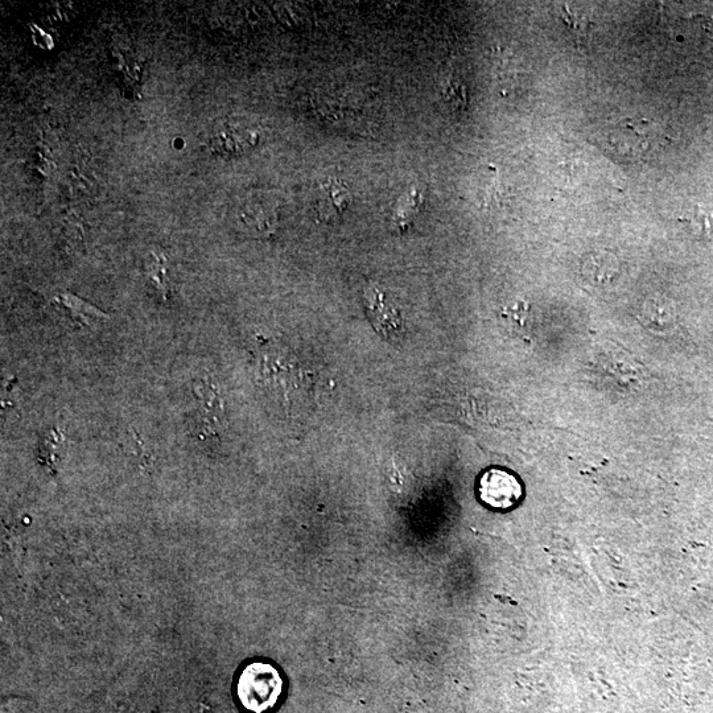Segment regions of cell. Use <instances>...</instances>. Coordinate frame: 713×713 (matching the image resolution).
<instances>
[{"label": "cell", "instance_id": "obj_10", "mask_svg": "<svg viewBox=\"0 0 713 713\" xmlns=\"http://www.w3.org/2000/svg\"><path fill=\"white\" fill-rule=\"evenodd\" d=\"M562 19L574 39L580 41V43L581 41L587 39L589 31H591V23H589L587 18L576 14V12L572 11L571 8L563 6Z\"/></svg>", "mask_w": 713, "mask_h": 713}, {"label": "cell", "instance_id": "obj_9", "mask_svg": "<svg viewBox=\"0 0 713 713\" xmlns=\"http://www.w3.org/2000/svg\"><path fill=\"white\" fill-rule=\"evenodd\" d=\"M502 316L508 321L510 328L517 333H525L530 325V306L526 302L514 303L513 306L506 307Z\"/></svg>", "mask_w": 713, "mask_h": 713}, {"label": "cell", "instance_id": "obj_1", "mask_svg": "<svg viewBox=\"0 0 713 713\" xmlns=\"http://www.w3.org/2000/svg\"><path fill=\"white\" fill-rule=\"evenodd\" d=\"M283 692V678L270 663L253 662L239 675L237 695L243 708L253 713L270 711Z\"/></svg>", "mask_w": 713, "mask_h": 713}, {"label": "cell", "instance_id": "obj_5", "mask_svg": "<svg viewBox=\"0 0 713 713\" xmlns=\"http://www.w3.org/2000/svg\"><path fill=\"white\" fill-rule=\"evenodd\" d=\"M585 278L596 286H605L618 275L617 258L608 251H593L584 258L581 266Z\"/></svg>", "mask_w": 713, "mask_h": 713}, {"label": "cell", "instance_id": "obj_12", "mask_svg": "<svg viewBox=\"0 0 713 713\" xmlns=\"http://www.w3.org/2000/svg\"><path fill=\"white\" fill-rule=\"evenodd\" d=\"M688 222H690L696 236L702 238L713 237V213L704 210L702 205L696 206L695 212Z\"/></svg>", "mask_w": 713, "mask_h": 713}, {"label": "cell", "instance_id": "obj_7", "mask_svg": "<svg viewBox=\"0 0 713 713\" xmlns=\"http://www.w3.org/2000/svg\"><path fill=\"white\" fill-rule=\"evenodd\" d=\"M241 221L250 233L270 236L275 226V214L270 209L245 208L242 210Z\"/></svg>", "mask_w": 713, "mask_h": 713}, {"label": "cell", "instance_id": "obj_6", "mask_svg": "<svg viewBox=\"0 0 713 713\" xmlns=\"http://www.w3.org/2000/svg\"><path fill=\"white\" fill-rule=\"evenodd\" d=\"M57 303L82 327H92V325L100 323L102 319H107L105 313L98 311V309L89 306V304L70 294L60 295L57 298Z\"/></svg>", "mask_w": 713, "mask_h": 713}, {"label": "cell", "instance_id": "obj_3", "mask_svg": "<svg viewBox=\"0 0 713 713\" xmlns=\"http://www.w3.org/2000/svg\"><path fill=\"white\" fill-rule=\"evenodd\" d=\"M365 308L379 335L398 342L403 337V321L397 307L386 298L385 292L370 284L364 291Z\"/></svg>", "mask_w": 713, "mask_h": 713}, {"label": "cell", "instance_id": "obj_11", "mask_svg": "<svg viewBox=\"0 0 713 713\" xmlns=\"http://www.w3.org/2000/svg\"><path fill=\"white\" fill-rule=\"evenodd\" d=\"M444 98L455 110H464L468 105V92L464 84L455 78H449L444 86Z\"/></svg>", "mask_w": 713, "mask_h": 713}, {"label": "cell", "instance_id": "obj_4", "mask_svg": "<svg viewBox=\"0 0 713 713\" xmlns=\"http://www.w3.org/2000/svg\"><path fill=\"white\" fill-rule=\"evenodd\" d=\"M350 192L346 184L339 180L329 179L320 187L317 213L325 222L335 221L349 208Z\"/></svg>", "mask_w": 713, "mask_h": 713}, {"label": "cell", "instance_id": "obj_2", "mask_svg": "<svg viewBox=\"0 0 713 713\" xmlns=\"http://www.w3.org/2000/svg\"><path fill=\"white\" fill-rule=\"evenodd\" d=\"M478 494L481 501L489 508L509 510L522 500L523 488L513 473L492 468L480 478Z\"/></svg>", "mask_w": 713, "mask_h": 713}, {"label": "cell", "instance_id": "obj_13", "mask_svg": "<svg viewBox=\"0 0 713 713\" xmlns=\"http://www.w3.org/2000/svg\"><path fill=\"white\" fill-rule=\"evenodd\" d=\"M148 274H150V278L152 282L155 283L156 288L164 296L167 295V283H166V269H164V262L163 258L156 257V255H151V258L148 259Z\"/></svg>", "mask_w": 713, "mask_h": 713}, {"label": "cell", "instance_id": "obj_8", "mask_svg": "<svg viewBox=\"0 0 713 713\" xmlns=\"http://www.w3.org/2000/svg\"><path fill=\"white\" fill-rule=\"evenodd\" d=\"M644 319L654 323L655 327H666L674 321V308L665 299L647 300L644 306Z\"/></svg>", "mask_w": 713, "mask_h": 713}]
</instances>
